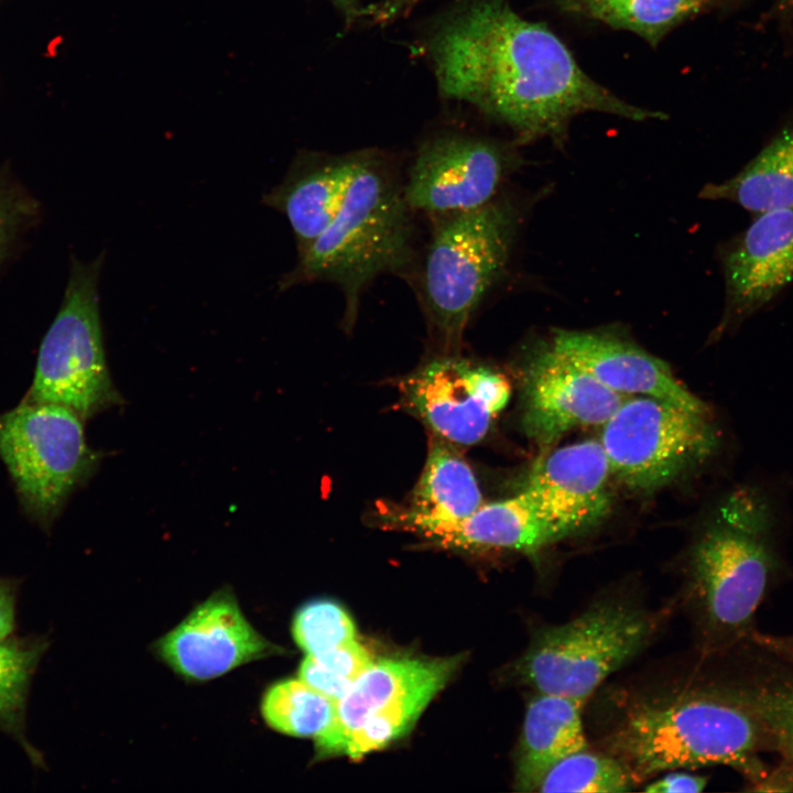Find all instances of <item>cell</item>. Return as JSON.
<instances>
[{
	"label": "cell",
	"mask_w": 793,
	"mask_h": 793,
	"mask_svg": "<svg viewBox=\"0 0 793 793\" xmlns=\"http://www.w3.org/2000/svg\"><path fill=\"white\" fill-rule=\"evenodd\" d=\"M441 93L508 124L521 141H562L588 111L634 121L664 113L633 106L591 79L546 26L518 15L506 0H467L428 41Z\"/></svg>",
	"instance_id": "1"
},
{
	"label": "cell",
	"mask_w": 793,
	"mask_h": 793,
	"mask_svg": "<svg viewBox=\"0 0 793 793\" xmlns=\"http://www.w3.org/2000/svg\"><path fill=\"white\" fill-rule=\"evenodd\" d=\"M784 524L782 495L759 479L728 490L704 524L687 593L707 652L749 643L758 609L784 572Z\"/></svg>",
	"instance_id": "2"
},
{
	"label": "cell",
	"mask_w": 793,
	"mask_h": 793,
	"mask_svg": "<svg viewBox=\"0 0 793 793\" xmlns=\"http://www.w3.org/2000/svg\"><path fill=\"white\" fill-rule=\"evenodd\" d=\"M636 782L675 769L727 765L756 784L768 734L732 682L693 685L633 703L607 739Z\"/></svg>",
	"instance_id": "3"
},
{
	"label": "cell",
	"mask_w": 793,
	"mask_h": 793,
	"mask_svg": "<svg viewBox=\"0 0 793 793\" xmlns=\"http://www.w3.org/2000/svg\"><path fill=\"white\" fill-rule=\"evenodd\" d=\"M411 211L388 160L367 150L339 210L280 280V290L311 282L336 284L345 300V327H352L370 282L411 262Z\"/></svg>",
	"instance_id": "4"
},
{
	"label": "cell",
	"mask_w": 793,
	"mask_h": 793,
	"mask_svg": "<svg viewBox=\"0 0 793 793\" xmlns=\"http://www.w3.org/2000/svg\"><path fill=\"white\" fill-rule=\"evenodd\" d=\"M437 218L420 273V291L432 328L453 347L504 272L519 219L511 204L496 199Z\"/></svg>",
	"instance_id": "5"
},
{
	"label": "cell",
	"mask_w": 793,
	"mask_h": 793,
	"mask_svg": "<svg viewBox=\"0 0 793 793\" xmlns=\"http://www.w3.org/2000/svg\"><path fill=\"white\" fill-rule=\"evenodd\" d=\"M654 621L626 601L597 602L576 618L537 630L512 666L535 692L586 700L649 642Z\"/></svg>",
	"instance_id": "6"
},
{
	"label": "cell",
	"mask_w": 793,
	"mask_h": 793,
	"mask_svg": "<svg viewBox=\"0 0 793 793\" xmlns=\"http://www.w3.org/2000/svg\"><path fill=\"white\" fill-rule=\"evenodd\" d=\"M0 458L24 513L44 531L99 460L86 443L84 420L76 412L24 399L0 414Z\"/></svg>",
	"instance_id": "7"
},
{
	"label": "cell",
	"mask_w": 793,
	"mask_h": 793,
	"mask_svg": "<svg viewBox=\"0 0 793 793\" xmlns=\"http://www.w3.org/2000/svg\"><path fill=\"white\" fill-rule=\"evenodd\" d=\"M105 253L73 258L59 309L39 349L24 400L64 405L84 421L121 402L107 366L98 304Z\"/></svg>",
	"instance_id": "8"
},
{
	"label": "cell",
	"mask_w": 793,
	"mask_h": 793,
	"mask_svg": "<svg viewBox=\"0 0 793 793\" xmlns=\"http://www.w3.org/2000/svg\"><path fill=\"white\" fill-rule=\"evenodd\" d=\"M599 442L611 475L632 490L651 491L713 459L724 433L711 409L633 395L604 423Z\"/></svg>",
	"instance_id": "9"
},
{
	"label": "cell",
	"mask_w": 793,
	"mask_h": 793,
	"mask_svg": "<svg viewBox=\"0 0 793 793\" xmlns=\"http://www.w3.org/2000/svg\"><path fill=\"white\" fill-rule=\"evenodd\" d=\"M459 661L454 656L372 662L337 702L332 724L314 738L316 757L360 759L404 736Z\"/></svg>",
	"instance_id": "10"
},
{
	"label": "cell",
	"mask_w": 793,
	"mask_h": 793,
	"mask_svg": "<svg viewBox=\"0 0 793 793\" xmlns=\"http://www.w3.org/2000/svg\"><path fill=\"white\" fill-rule=\"evenodd\" d=\"M403 406L433 436L455 446L479 443L510 399L499 372L459 357L431 360L399 383Z\"/></svg>",
	"instance_id": "11"
},
{
	"label": "cell",
	"mask_w": 793,
	"mask_h": 793,
	"mask_svg": "<svg viewBox=\"0 0 793 793\" xmlns=\"http://www.w3.org/2000/svg\"><path fill=\"white\" fill-rule=\"evenodd\" d=\"M512 167L499 144L477 137L446 133L419 149L403 185L414 211L435 217L472 210L495 199Z\"/></svg>",
	"instance_id": "12"
},
{
	"label": "cell",
	"mask_w": 793,
	"mask_h": 793,
	"mask_svg": "<svg viewBox=\"0 0 793 793\" xmlns=\"http://www.w3.org/2000/svg\"><path fill=\"white\" fill-rule=\"evenodd\" d=\"M153 651L178 676L192 682L210 681L282 653L247 620L229 588L217 590L195 607L153 644Z\"/></svg>",
	"instance_id": "13"
},
{
	"label": "cell",
	"mask_w": 793,
	"mask_h": 793,
	"mask_svg": "<svg viewBox=\"0 0 793 793\" xmlns=\"http://www.w3.org/2000/svg\"><path fill=\"white\" fill-rule=\"evenodd\" d=\"M522 427L547 446L568 431L604 425L627 399L547 346L530 360L523 380Z\"/></svg>",
	"instance_id": "14"
},
{
	"label": "cell",
	"mask_w": 793,
	"mask_h": 793,
	"mask_svg": "<svg viewBox=\"0 0 793 793\" xmlns=\"http://www.w3.org/2000/svg\"><path fill=\"white\" fill-rule=\"evenodd\" d=\"M726 305L715 336L740 325L793 282V208L758 214L724 256Z\"/></svg>",
	"instance_id": "15"
},
{
	"label": "cell",
	"mask_w": 793,
	"mask_h": 793,
	"mask_svg": "<svg viewBox=\"0 0 793 793\" xmlns=\"http://www.w3.org/2000/svg\"><path fill=\"white\" fill-rule=\"evenodd\" d=\"M610 476L602 445L587 439L536 459L522 490L567 537L595 526L608 514Z\"/></svg>",
	"instance_id": "16"
},
{
	"label": "cell",
	"mask_w": 793,
	"mask_h": 793,
	"mask_svg": "<svg viewBox=\"0 0 793 793\" xmlns=\"http://www.w3.org/2000/svg\"><path fill=\"white\" fill-rule=\"evenodd\" d=\"M550 346L622 395L653 397L696 411L710 409L673 376L663 360L618 336L599 332L556 330Z\"/></svg>",
	"instance_id": "17"
},
{
	"label": "cell",
	"mask_w": 793,
	"mask_h": 793,
	"mask_svg": "<svg viewBox=\"0 0 793 793\" xmlns=\"http://www.w3.org/2000/svg\"><path fill=\"white\" fill-rule=\"evenodd\" d=\"M367 150L332 155L301 152L284 180L262 203L283 214L294 232L298 256L328 227L339 210Z\"/></svg>",
	"instance_id": "18"
},
{
	"label": "cell",
	"mask_w": 793,
	"mask_h": 793,
	"mask_svg": "<svg viewBox=\"0 0 793 793\" xmlns=\"http://www.w3.org/2000/svg\"><path fill=\"white\" fill-rule=\"evenodd\" d=\"M413 533L454 548L524 553H535L566 537L524 490L506 499L484 502L458 522L426 525Z\"/></svg>",
	"instance_id": "19"
},
{
	"label": "cell",
	"mask_w": 793,
	"mask_h": 793,
	"mask_svg": "<svg viewBox=\"0 0 793 793\" xmlns=\"http://www.w3.org/2000/svg\"><path fill=\"white\" fill-rule=\"evenodd\" d=\"M482 503L477 478L457 446L432 435L409 504L383 510L380 520L388 526L413 532L426 525L458 522Z\"/></svg>",
	"instance_id": "20"
},
{
	"label": "cell",
	"mask_w": 793,
	"mask_h": 793,
	"mask_svg": "<svg viewBox=\"0 0 793 793\" xmlns=\"http://www.w3.org/2000/svg\"><path fill=\"white\" fill-rule=\"evenodd\" d=\"M586 700L535 692L526 705L515 757L514 787L537 791L546 773L567 756L587 748L583 726Z\"/></svg>",
	"instance_id": "21"
},
{
	"label": "cell",
	"mask_w": 793,
	"mask_h": 793,
	"mask_svg": "<svg viewBox=\"0 0 793 793\" xmlns=\"http://www.w3.org/2000/svg\"><path fill=\"white\" fill-rule=\"evenodd\" d=\"M699 197L730 200L756 214L793 208V123L780 130L734 177L705 185Z\"/></svg>",
	"instance_id": "22"
},
{
	"label": "cell",
	"mask_w": 793,
	"mask_h": 793,
	"mask_svg": "<svg viewBox=\"0 0 793 793\" xmlns=\"http://www.w3.org/2000/svg\"><path fill=\"white\" fill-rule=\"evenodd\" d=\"M48 645L44 636L0 639V731L13 738L36 767H43L44 759L26 737V709L33 675Z\"/></svg>",
	"instance_id": "23"
},
{
	"label": "cell",
	"mask_w": 793,
	"mask_h": 793,
	"mask_svg": "<svg viewBox=\"0 0 793 793\" xmlns=\"http://www.w3.org/2000/svg\"><path fill=\"white\" fill-rule=\"evenodd\" d=\"M761 655L769 666L734 684L760 718L793 791V672Z\"/></svg>",
	"instance_id": "24"
},
{
	"label": "cell",
	"mask_w": 793,
	"mask_h": 793,
	"mask_svg": "<svg viewBox=\"0 0 793 793\" xmlns=\"http://www.w3.org/2000/svg\"><path fill=\"white\" fill-rule=\"evenodd\" d=\"M716 0H563L571 11L631 31L656 44L672 28Z\"/></svg>",
	"instance_id": "25"
},
{
	"label": "cell",
	"mask_w": 793,
	"mask_h": 793,
	"mask_svg": "<svg viewBox=\"0 0 793 793\" xmlns=\"http://www.w3.org/2000/svg\"><path fill=\"white\" fill-rule=\"evenodd\" d=\"M337 702L317 692L304 681L286 678L269 686L260 711L273 730L300 738H316L333 721Z\"/></svg>",
	"instance_id": "26"
},
{
	"label": "cell",
	"mask_w": 793,
	"mask_h": 793,
	"mask_svg": "<svg viewBox=\"0 0 793 793\" xmlns=\"http://www.w3.org/2000/svg\"><path fill=\"white\" fill-rule=\"evenodd\" d=\"M637 784L629 770L612 754L574 752L557 762L542 780L537 792H627Z\"/></svg>",
	"instance_id": "27"
},
{
	"label": "cell",
	"mask_w": 793,
	"mask_h": 793,
	"mask_svg": "<svg viewBox=\"0 0 793 793\" xmlns=\"http://www.w3.org/2000/svg\"><path fill=\"white\" fill-rule=\"evenodd\" d=\"M372 662L369 652L354 640L319 655H306L298 677L338 702Z\"/></svg>",
	"instance_id": "28"
},
{
	"label": "cell",
	"mask_w": 793,
	"mask_h": 793,
	"mask_svg": "<svg viewBox=\"0 0 793 793\" xmlns=\"http://www.w3.org/2000/svg\"><path fill=\"white\" fill-rule=\"evenodd\" d=\"M292 636L306 655H319L356 640V628L343 607L330 600L302 606L292 621Z\"/></svg>",
	"instance_id": "29"
},
{
	"label": "cell",
	"mask_w": 793,
	"mask_h": 793,
	"mask_svg": "<svg viewBox=\"0 0 793 793\" xmlns=\"http://www.w3.org/2000/svg\"><path fill=\"white\" fill-rule=\"evenodd\" d=\"M29 214L28 202L0 186V259Z\"/></svg>",
	"instance_id": "30"
},
{
	"label": "cell",
	"mask_w": 793,
	"mask_h": 793,
	"mask_svg": "<svg viewBox=\"0 0 793 793\" xmlns=\"http://www.w3.org/2000/svg\"><path fill=\"white\" fill-rule=\"evenodd\" d=\"M749 644L770 660L793 670V634H765L756 630Z\"/></svg>",
	"instance_id": "31"
},
{
	"label": "cell",
	"mask_w": 793,
	"mask_h": 793,
	"mask_svg": "<svg viewBox=\"0 0 793 793\" xmlns=\"http://www.w3.org/2000/svg\"><path fill=\"white\" fill-rule=\"evenodd\" d=\"M707 785V778L686 772H673L650 783L644 791L651 793L702 792Z\"/></svg>",
	"instance_id": "32"
},
{
	"label": "cell",
	"mask_w": 793,
	"mask_h": 793,
	"mask_svg": "<svg viewBox=\"0 0 793 793\" xmlns=\"http://www.w3.org/2000/svg\"><path fill=\"white\" fill-rule=\"evenodd\" d=\"M17 596L18 583L0 577V639L14 632Z\"/></svg>",
	"instance_id": "33"
},
{
	"label": "cell",
	"mask_w": 793,
	"mask_h": 793,
	"mask_svg": "<svg viewBox=\"0 0 793 793\" xmlns=\"http://www.w3.org/2000/svg\"><path fill=\"white\" fill-rule=\"evenodd\" d=\"M338 9L347 22H355L372 13L366 0H329Z\"/></svg>",
	"instance_id": "34"
},
{
	"label": "cell",
	"mask_w": 793,
	"mask_h": 793,
	"mask_svg": "<svg viewBox=\"0 0 793 793\" xmlns=\"http://www.w3.org/2000/svg\"><path fill=\"white\" fill-rule=\"evenodd\" d=\"M793 19V0H775L769 12L764 15V21H778L781 24L791 22Z\"/></svg>",
	"instance_id": "35"
},
{
	"label": "cell",
	"mask_w": 793,
	"mask_h": 793,
	"mask_svg": "<svg viewBox=\"0 0 793 793\" xmlns=\"http://www.w3.org/2000/svg\"><path fill=\"white\" fill-rule=\"evenodd\" d=\"M717 1V0H716Z\"/></svg>",
	"instance_id": "36"
}]
</instances>
